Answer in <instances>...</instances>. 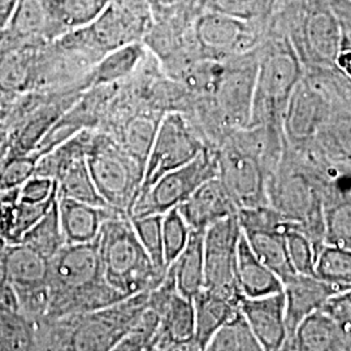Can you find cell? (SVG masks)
<instances>
[{
  "label": "cell",
  "mask_w": 351,
  "mask_h": 351,
  "mask_svg": "<svg viewBox=\"0 0 351 351\" xmlns=\"http://www.w3.org/2000/svg\"><path fill=\"white\" fill-rule=\"evenodd\" d=\"M49 288L50 304L42 322L101 310L126 300L104 280L95 241L65 245L50 259Z\"/></svg>",
  "instance_id": "cell-1"
},
{
  "label": "cell",
  "mask_w": 351,
  "mask_h": 351,
  "mask_svg": "<svg viewBox=\"0 0 351 351\" xmlns=\"http://www.w3.org/2000/svg\"><path fill=\"white\" fill-rule=\"evenodd\" d=\"M145 291L101 310L37 324L39 351H110L149 306Z\"/></svg>",
  "instance_id": "cell-2"
},
{
  "label": "cell",
  "mask_w": 351,
  "mask_h": 351,
  "mask_svg": "<svg viewBox=\"0 0 351 351\" xmlns=\"http://www.w3.org/2000/svg\"><path fill=\"white\" fill-rule=\"evenodd\" d=\"M95 243L104 280L124 298L154 290L163 282L167 274L151 262L125 213H113L103 223Z\"/></svg>",
  "instance_id": "cell-3"
},
{
  "label": "cell",
  "mask_w": 351,
  "mask_h": 351,
  "mask_svg": "<svg viewBox=\"0 0 351 351\" xmlns=\"http://www.w3.org/2000/svg\"><path fill=\"white\" fill-rule=\"evenodd\" d=\"M303 75L304 66L289 38L282 33L267 30L261 45L259 71L249 128L264 126L282 132L289 99Z\"/></svg>",
  "instance_id": "cell-4"
},
{
  "label": "cell",
  "mask_w": 351,
  "mask_h": 351,
  "mask_svg": "<svg viewBox=\"0 0 351 351\" xmlns=\"http://www.w3.org/2000/svg\"><path fill=\"white\" fill-rule=\"evenodd\" d=\"M268 203L298 226L319 255L326 245V207L298 156L285 147L281 163L267 184Z\"/></svg>",
  "instance_id": "cell-5"
},
{
  "label": "cell",
  "mask_w": 351,
  "mask_h": 351,
  "mask_svg": "<svg viewBox=\"0 0 351 351\" xmlns=\"http://www.w3.org/2000/svg\"><path fill=\"white\" fill-rule=\"evenodd\" d=\"M152 25L154 14L147 0H110L94 21L64 36L98 63L111 51L143 42Z\"/></svg>",
  "instance_id": "cell-6"
},
{
  "label": "cell",
  "mask_w": 351,
  "mask_h": 351,
  "mask_svg": "<svg viewBox=\"0 0 351 351\" xmlns=\"http://www.w3.org/2000/svg\"><path fill=\"white\" fill-rule=\"evenodd\" d=\"M93 181L106 204L130 216L138 198L145 165L106 132L94 130L86 152Z\"/></svg>",
  "instance_id": "cell-7"
},
{
  "label": "cell",
  "mask_w": 351,
  "mask_h": 351,
  "mask_svg": "<svg viewBox=\"0 0 351 351\" xmlns=\"http://www.w3.org/2000/svg\"><path fill=\"white\" fill-rule=\"evenodd\" d=\"M259 60L261 46L226 60L213 97L204 98L207 117L217 137L226 138L234 130L250 125Z\"/></svg>",
  "instance_id": "cell-8"
},
{
  "label": "cell",
  "mask_w": 351,
  "mask_h": 351,
  "mask_svg": "<svg viewBox=\"0 0 351 351\" xmlns=\"http://www.w3.org/2000/svg\"><path fill=\"white\" fill-rule=\"evenodd\" d=\"M208 147L199 129L188 114L178 111L164 113L145 164L139 195L150 189L160 177L191 163Z\"/></svg>",
  "instance_id": "cell-9"
},
{
  "label": "cell",
  "mask_w": 351,
  "mask_h": 351,
  "mask_svg": "<svg viewBox=\"0 0 351 351\" xmlns=\"http://www.w3.org/2000/svg\"><path fill=\"white\" fill-rule=\"evenodd\" d=\"M267 25L199 10L190 26L193 46L201 59L226 62L258 49Z\"/></svg>",
  "instance_id": "cell-10"
},
{
  "label": "cell",
  "mask_w": 351,
  "mask_h": 351,
  "mask_svg": "<svg viewBox=\"0 0 351 351\" xmlns=\"http://www.w3.org/2000/svg\"><path fill=\"white\" fill-rule=\"evenodd\" d=\"M333 111L330 95L316 69H304V75L289 99L282 120L285 146L302 152L314 141Z\"/></svg>",
  "instance_id": "cell-11"
},
{
  "label": "cell",
  "mask_w": 351,
  "mask_h": 351,
  "mask_svg": "<svg viewBox=\"0 0 351 351\" xmlns=\"http://www.w3.org/2000/svg\"><path fill=\"white\" fill-rule=\"evenodd\" d=\"M217 177L215 149H206L191 163L160 177L150 189L142 193L134 203L129 217L164 215L181 203L204 184Z\"/></svg>",
  "instance_id": "cell-12"
},
{
  "label": "cell",
  "mask_w": 351,
  "mask_h": 351,
  "mask_svg": "<svg viewBox=\"0 0 351 351\" xmlns=\"http://www.w3.org/2000/svg\"><path fill=\"white\" fill-rule=\"evenodd\" d=\"M7 271L19 311L42 322L50 304V261L24 243L7 245Z\"/></svg>",
  "instance_id": "cell-13"
},
{
  "label": "cell",
  "mask_w": 351,
  "mask_h": 351,
  "mask_svg": "<svg viewBox=\"0 0 351 351\" xmlns=\"http://www.w3.org/2000/svg\"><path fill=\"white\" fill-rule=\"evenodd\" d=\"M241 237L237 213L215 223L203 236L204 288L239 302L242 295L236 280V263Z\"/></svg>",
  "instance_id": "cell-14"
},
{
  "label": "cell",
  "mask_w": 351,
  "mask_h": 351,
  "mask_svg": "<svg viewBox=\"0 0 351 351\" xmlns=\"http://www.w3.org/2000/svg\"><path fill=\"white\" fill-rule=\"evenodd\" d=\"M320 280L316 276L295 275L284 282L285 295V323L288 330L287 342L293 339L302 322L315 311L324 307L326 302L339 293L349 290Z\"/></svg>",
  "instance_id": "cell-15"
},
{
  "label": "cell",
  "mask_w": 351,
  "mask_h": 351,
  "mask_svg": "<svg viewBox=\"0 0 351 351\" xmlns=\"http://www.w3.org/2000/svg\"><path fill=\"white\" fill-rule=\"evenodd\" d=\"M239 310L262 350H282L288 339L284 291L254 300L242 297L239 300Z\"/></svg>",
  "instance_id": "cell-16"
},
{
  "label": "cell",
  "mask_w": 351,
  "mask_h": 351,
  "mask_svg": "<svg viewBox=\"0 0 351 351\" xmlns=\"http://www.w3.org/2000/svg\"><path fill=\"white\" fill-rule=\"evenodd\" d=\"M177 210L194 232H206L215 223L239 213L217 177L202 184Z\"/></svg>",
  "instance_id": "cell-17"
},
{
  "label": "cell",
  "mask_w": 351,
  "mask_h": 351,
  "mask_svg": "<svg viewBox=\"0 0 351 351\" xmlns=\"http://www.w3.org/2000/svg\"><path fill=\"white\" fill-rule=\"evenodd\" d=\"M150 55V51L143 42H136L111 51L88 71L80 85L84 91L119 85L136 75Z\"/></svg>",
  "instance_id": "cell-18"
},
{
  "label": "cell",
  "mask_w": 351,
  "mask_h": 351,
  "mask_svg": "<svg viewBox=\"0 0 351 351\" xmlns=\"http://www.w3.org/2000/svg\"><path fill=\"white\" fill-rule=\"evenodd\" d=\"M47 45V43H46ZM43 45H16L0 56V90L19 98L37 91L38 59Z\"/></svg>",
  "instance_id": "cell-19"
},
{
  "label": "cell",
  "mask_w": 351,
  "mask_h": 351,
  "mask_svg": "<svg viewBox=\"0 0 351 351\" xmlns=\"http://www.w3.org/2000/svg\"><path fill=\"white\" fill-rule=\"evenodd\" d=\"M58 211L66 245L94 242L103 223L116 213L110 207L94 206L58 197Z\"/></svg>",
  "instance_id": "cell-20"
},
{
  "label": "cell",
  "mask_w": 351,
  "mask_h": 351,
  "mask_svg": "<svg viewBox=\"0 0 351 351\" xmlns=\"http://www.w3.org/2000/svg\"><path fill=\"white\" fill-rule=\"evenodd\" d=\"M285 348L293 351H351L349 341L324 310L308 315Z\"/></svg>",
  "instance_id": "cell-21"
},
{
  "label": "cell",
  "mask_w": 351,
  "mask_h": 351,
  "mask_svg": "<svg viewBox=\"0 0 351 351\" xmlns=\"http://www.w3.org/2000/svg\"><path fill=\"white\" fill-rule=\"evenodd\" d=\"M236 280L239 293L245 298H262L284 291L282 281L256 258L243 234L237 251Z\"/></svg>",
  "instance_id": "cell-22"
},
{
  "label": "cell",
  "mask_w": 351,
  "mask_h": 351,
  "mask_svg": "<svg viewBox=\"0 0 351 351\" xmlns=\"http://www.w3.org/2000/svg\"><path fill=\"white\" fill-rule=\"evenodd\" d=\"M204 232L191 230L186 247L168 267L175 280L176 290L193 300L204 289V256H203Z\"/></svg>",
  "instance_id": "cell-23"
},
{
  "label": "cell",
  "mask_w": 351,
  "mask_h": 351,
  "mask_svg": "<svg viewBox=\"0 0 351 351\" xmlns=\"http://www.w3.org/2000/svg\"><path fill=\"white\" fill-rule=\"evenodd\" d=\"M251 251L276 275L282 284L297 275L289 259L287 233L280 230L249 229L242 230Z\"/></svg>",
  "instance_id": "cell-24"
},
{
  "label": "cell",
  "mask_w": 351,
  "mask_h": 351,
  "mask_svg": "<svg viewBox=\"0 0 351 351\" xmlns=\"http://www.w3.org/2000/svg\"><path fill=\"white\" fill-rule=\"evenodd\" d=\"M195 310V337L207 345L213 335L239 314V302L203 289L193 298Z\"/></svg>",
  "instance_id": "cell-25"
},
{
  "label": "cell",
  "mask_w": 351,
  "mask_h": 351,
  "mask_svg": "<svg viewBox=\"0 0 351 351\" xmlns=\"http://www.w3.org/2000/svg\"><path fill=\"white\" fill-rule=\"evenodd\" d=\"M110 0H47V11L55 39L88 25Z\"/></svg>",
  "instance_id": "cell-26"
},
{
  "label": "cell",
  "mask_w": 351,
  "mask_h": 351,
  "mask_svg": "<svg viewBox=\"0 0 351 351\" xmlns=\"http://www.w3.org/2000/svg\"><path fill=\"white\" fill-rule=\"evenodd\" d=\"M156 111L159 110L134 113L124 124L123 130H120V137L114 138L143 165L146 164L156 129L164 114Z\"/></svg>",
  "instance_id": "cell-27"
},
{
  "label": "cell",
  "mask_w": 351,
  "mask_h": 351,
  "mask_svg": "<svg viewBox=\"0 0 351 351\" xmlns=\"http://www.w3.org/2000/svg\"><path fill=\"white\" fill-rule=\"evenodd\" d=\"M58 186V197L69 198L94 206L108 207L95 186L88 171L86 156L68 165L55 180Z\"/></svg>",
  "instance_id": "cell-28"
},
{
  "label": "cell",
  "mask_w": 351,
  "mask_h": 351,
  "mask_svg": "<svg viewBox=\"0 0 351 351\" xmlns=\"http://www.w3.org/2000/svg\"><path fill=\"white\" fill-rule=\"evenodd\" d=\"M0 351H39L37 324L20 311L0 307Z\"/></svg>",
  "instance_id": "cell-29"
},
{
  "label": "cell",
  "mask_w": 351,
  "mask_h": 351,
  "mask_svg": "<svg viewBox=\"0 0 351 351\" xmlns=\"http://www.w3.org/2000/svg\"><path fill=\"white\" fill-rule=\"evenodd\" d=\"M20 243L37 251L46 259H52L66 245L60 226L58 199L36 226L27 230Z\"/></svg>",
  "instance_id": "cell-30"
},
{
  "label": "cell",
  "mask_w": 351,
  "mask_h": 351,
  "mask_svg": "<svg viewBox=\"0 0 351 351\" xmlns=\"http://www.w3.org/2000/svg\"><path fill=\"white\" fill-rule=\"evenodd\" d=\"M206 351L263 350L239 310V314L213 335L206 345Z\"/></svg>",
  "instance_id": "cell-31"
},
{
  "label": "cell",
  "mask_w": 351,
  "mask_h": 351,
  "mask_svg": "<svg viewBox=\"0 0 351 351\" xmlns=\"http://www.w3.org/2000/svg\"><path fill=\"white\" fill-rule=\"evenodd\" d=\"M275 1L276 0H199V10L267 25Z\"/></svg>",
  "instance_id": "cell-32"
},
{
  "label": "cell",
  "mask_w": 351,
  "mask_h": 351,
  "mask_svg": "<svg viewBox=\"0 0 351 351\" xmlns=\"http://www.w3.org/2000/svg\"><path fill=\"white\" fill-rule=\"evenodd\" d=\"M315 275L326 282L351 288V249L326 243L316 258Z\"/></svg>",
  "instance_id": "cell-33"
},
{
  "label": "cell",
  "mask_w": 351,
  "mask_h": 351,
  "mask_svg": "<svg viewBox=\"0 0 351 351\" xmlns=\"http://www.w3.org/2000/svg\"><path fill=\"white\" fill-rule=\"evenodd\" d=\"M159 324V313L147 306L136 326L110 351H154L158 343Z\"/></svg>",
  "instance_id": "cell-34"
},
{
  "label": "cell",
  "mask_w": 351,
  "mask_h": 351,
  "mask_svg": "<svg viewBox=\"0 0 351 351\" xmlns=\"http://www.w3.org/2000/svg\"><path fill=\"white\" fill-rule=\"evenodd\" d=\"M130 221L141 245L147 252L151 262L160 272L167 274L168 265L164 261L163 237H162L163 215L130 217Z\"/></svg>",
  "instance_id": "cell-35"
},
{
  "label": "cell",
  "mask_w": 351,
  "mask_h": 351,
  "mask_svg": "<svg viewBox=\"0 0 351 351\" xmlns=\"http://www.w3.org/2000/svg\"><path fill=\"white\" fill-rule=\"evenodd\" d=\"M191 229L178 213L173 208L163 215L162 221V237H163L164 261L169 267L177 256L186 247Z\"/></svg>",
  "instance_id": "cell-36"
},
{
  "label": "cell",
  "mask_w": 351,
  "mask_h": 351,
  "mask_svg": "<svg viewBox=\"0 0 351 351\" xmlns=\"http://www.w3.org/2000/svg\"><path fill=\"white\" fill-rule=\"evenodd\" d=\"M289 259L298 275L316 276L315 264L317 254L310 239L298 229H291L287 233Z\"/></svg>",
  "instance_id": "cell-37"
},
{
  "label": "cell",
  "mask_w": 351,
  "mask_h": 351,
  "mask_svg": "<svg viewBox=\"0 0 351 351\" xmlns=\"http://www.w3.org/2000/svg\"><path fill=\"white\" fill-rule=\"evenodd\" d=\"M326 243L351 249V202L326 208Z\"/></svg>",
  "instance_id": "cell-38"
},
{
  "label": "cell",
  "mask_w": 351,
  "mask_h": 351,
  "mask_svg": "<svg viewBox=\"0 0 351 351\" xmlns=\"http://www.w3.org/2000/svg\"><path fill=\"white\" fill-rule=\"evenodd\" d=\"M56 199H58V193L49 201L37 203V204H30V203L19 201L17 210H16L13 245L21 242L26 232L30 230L46 213L50 211L51 207L55 204Z\"/></svg>",
  "instance_id": "cell-39"
},
{
  "label": "cell",
  "mask_w": 351,
  "mask_h": 351,
  "mask_svg": "<svg viewBox=\"0 0 351 351\" xmlns=\"http://www.w3.org/2000/svg\"><path fill=\"white\" fill-rule=\"evenodd\" d=\"M322 310L336 322L351 346V289L332 297Z\"/></svg>",
  "instance_id": "cell-40"
},
{
  "label": "cell",
  "mask_w": 351,
  "mask_h": 351,
  "mask_svg": "<svg viewBox=\"0 0 351 351\" xmlns=\"http://www.w3.org/2000/svg\"><path fill=\"white\" fill-rule=\"evenodd\" d=\"M58 193L56 182L47 177L33 176L19 190V201L37 204L49 201Z\"/></svg>",
  "instance_id": "cell-41"
},
{
  "label": "cell",
  "mask_w": 351,
  "mask_h": 351,
  "mask_svg": "<svg viewBox=\"0 0 351 351\" xmlns=\"http://www.w3.org/2000/svg\"><path fill=\"white\" fill-rule=\"evenodd\" d=\"M19 190L20 188L13 189L0 197V241L7 245H13Z\"/></svg>",
  "instance_id": "cell-42"
},
{
  "label": "cell",
  "mask_w": 351,
  "mask_h": 351,
  "mask_svg": "<svg viewBox=\"0 0 351 351\" xmlns=\"http://www.w3.org/2000/svg\"><path fill=\"white\" fill-rule=\"evenodd\" d=\"M152 10L154 20L194 16L199 11V0H147Z\"/></svg>",
  "instance_id": "cell-43"
},
{
  "label": "cell",
  "mask_w": 351,
  "mask_h": 351,
  "mask_svg": "<svg viewBox=\"0 0 351 351\" xmlns=\"http://www.w3.org/2000/svg\"><path fill=\"white\" fill-rule=\"evenodd\" d=\"M0 307L19 311L17 300L7 271V243L0 241Z\"/></svg>",
  "instance_id": "cell-44"
},
{
  "label": "cell",
  "mask_w": 351,
  "mask_h": 351,
  "mask_svg": "<svg viewBox=\"0 0 351 351\" xmlns=\"http://www.w3.org/2000/svg\"><path fill=\"white\" fill-rule=\"evenodd\" d=\"M335 69L351 84V34L345 29H343L341 50L335 64Z\"/></svg>",
  "instance_id": "cell-45"
},
{
  "label": "cell",
  "mask_w": 351,
  "mask_h": 351,
  "mask_svg": "<svg viewBox=\"0 0 351 351\" xmlns=\"http://www.w3.org/2000/svg\"><path fill=\"white\" fill-rule=\"evenodd\" d=\"M154 351H206V345L194 336L191 339L156 346Z\"/></svg>",
  "instance_id": "cell-46"
},
{
  "label": "cell",
  "mask_w": 351,
  "mask_h": 351,
  "mask_svg": "<svg viewBox=\"0 0 351 351\" xmlns=\"http://www.w3.org/2000/svg\"><path fill=\"white\" fill-rule=\"evenodd\" d=\"M17 4L19 0H0V29H5L8 26Z\"/></svg>",
  "instance_id": "cell-47"
},
{
  "label": "cell",
  "mask_w": 351,
  "mask_h": 351,
  "mask_svg": "<svg viewBox=\"0 0 351 351\" xmlns=\"http://www.w3.org/2000/svg\"><path fill=\"white\" fill-rule=\"evenodd\" d=\"M17 98H13L7 95L5 93H3L0 90V123H5L7 117L10 116V113L12 111L13 104Z\"/></svg>",
  "instance_id": "cell-48"
},
{
  "label": "cell",
  "mask_w": 351,
  "mask_h": 351,
  "mask_svg": "<svg viewBox=\"0 0 351 351\" xmlns=\"http://www.w3.org/2000/svg\"><path fill=\"white\" fill-rule=\"evenodd\" d=\"M8 158V126L0 123V168Z\"/></svg>",
  "instance_id": "cell-49"
},
{
  "label": "cell",
  "mask_w": 351,
  "mask_h": 351,
  "mask_svg": "<svg viewBox=\"0 0 351 351\" xmlns=\"http://www.w3.org/2000/svg\"><path fill=\"white\" fill-rule=\"evenodd\" d=\"M10 47L8 34L5 29H0V56L4 53V51Z\"/></svg>",
  "instance_id": "cell-50"
},
{
  "label": "cell",
  "mask_w": 351,
  "mask_h": 351,
  "mask_svg": "<svg viewBox=\"0 0 351 351\" xmlns=\"http://www.w3.org/2000/svg\"><path fill=\"white\" fill-rule=\"evenodd\" d=\"M281 351H293L291 350V349H288V348H285V346H284V348H282V350Z\"/></svg>",
  "instance_id": "cell-51"
},
{
  "label": "cell",
  "mask_w": 351,
  "mask_h": 351,
  "mask_svg": "<svg viewBox=\"0 0 351 351\" xmlns=\"http://www.w3.org/2000/svg\"><path fill=\"white\" fill-rule=\"evenodd\" d=\"M349 1H350V3H351V0H349Z\"/></svg>",
  "instance_id": "cell-52"
}]
</instances>
